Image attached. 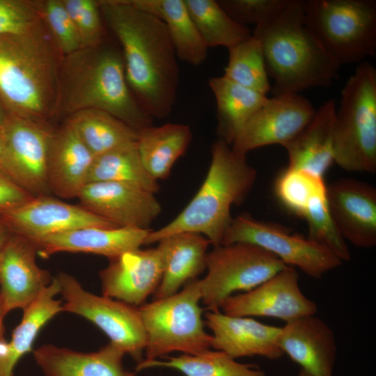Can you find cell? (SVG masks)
<instances>
[{
  "label": "cell",
  "mask_w": 376,
  "mask_h": 376,
  "mask_svg": "<svg viewBox=\"0 0 376 376\" xmlns=\"http://www.w3.org/2000/svg\"><path fill=\"white\" fill-rule=\"evenodd\" d=\"M94 158L66 122L52 132L49 141L47 166L49 191L64 198L78 197L87 184Z\"/></svg>",
  "instance_id": "603a6c76"
},
{
  "label": "cell",
  "mask_w": 376,
  "mask_h": 376,
  "mask_svg": "<svg viewBox=\"0 0 376 376\" xmlns=\"http://www.w3.org/2000/svg\"><path fill=\"white\" fill-rule=\"evenodd\" d=\"M208 84L216 101L218 139L231 146L242 128L268 97L224 75L210 78Z\"/></svg>",
  "instance_id": "f1b7e54d"
},
{
  "label": "cell",
  "mask_w": 376,
  "mask_h": 376,
  "mask_svg": "<svg viewBox=\"0 0 376 376\" xmlns=\"http://www.w3.org/2000/svg\"><path fill=\"white\" fill-rule=\"evenodd\" d=\"M205 318L212 332L210 346L216 350L234 359L260 356L274 360L283 355L279 345L281 327L220 311L207 312Z\"/></svg>",
  "instance_id": "44dd1931"
},
{
  "label": "cell",
  "mask_w": 376,
  "mask_h": 376,
  "mask_svg": "<svg viewBox=\"0 0 376 376\" xmlns=\"http://www.w3.org/2000/svg\"><path fill=\"white\" fill-rule=\"evenodd\" d=\"M33 1L62 57L81 48L77 31L62 0Z\"/></svg>",
  "instance_id": "74e56055"
},
{
  "label": "cell",
  "mask_w": 376,
  "mask_h": 376,
  "mask_svg": "<svg viewBox=\"0 0 376 376\" xmlns=\"http://www.w3.org/2000/svg\"><path fill=\"white\" fill-rule=\"evenodd\" d=\"M8 113L3 107L2 102L0 100V123L4 120L6 117Z\"/></svg>",
  "instance_id": "f6af8a7d"
},
{
  "label": "cell",
  "mask_w": 376,
  "mask_h": 376,
  "mask_svg": "<svg viewBox=\"0 0 376 376\" xmlns=\"http://www.w3.org/2000/svg\"><path fill=\"white\" fill-rule=\"evenodd\" d=\"M149 228L86 227L45 237L33 242L43 258L59 252L88 253L110 260L145 244Z\"/></svg>",
  "instance_id": "7402d4cb"
},
{
  "label": "cell",
  "mask_w": 376,
  "mask_h": 376,
  "mask_svg": "<svg viewBox=\"0 0 376 376\" xmlns=\"http://www.w3.org/2000/svg\"><path fill=\"white\" fill-rule=\"evenodd\" d=\"M33 197L0 166V214L17 207Z\"/></svg>",
  "instance_id": "b9f144b4"
},
{
  "label": "cell",
  "mask_w": 376,
  "mask_h": 376,
  "mask_svg": "<svg viewBox=\"0 0 376 376\" xmlns=\"http://www.w3.org/2000/svg\"><path fill=\"white\" fill-rule=\"evenodd\" d=\"M61 58L43 22L0 36V100L8 113L41 123L56 115Z\"/></svg>",
  "instance_id": "3957f363"
},
{
  "label": "cell",
  "mask_w": 376,
  "mask_h": 376,
  "mask_svg": "<svg viewBox=\"0 0 376 376\" xmlns=\"http://www.w3.org/2000/svg\"><path fill=\"white\" fill-rule=\"evenodd\" d=\"M36 253L33 242L12 233L0 256V297L6 315L24 309L51 283L53 278L37 265Z\"/></svg>",
  "instance_id": "ac0fdd59"
},
{
  "label": "cell",
  "mask_w": 376,
  "mask_h": 376,
  "mask_svg": "<svg viewBox=\"0 0 376 376\" xmlns=\"http://www.w3.org/2000/svg\"><path fill=\"white\" fill-rule=\"evenodd\" d=\"M62 1L77 31L81 48L95 47L103 42L105 33L98 1Z\"/></svg>",
  "instance_id": "ab89813d"
},
{
  "label": "cell",
  "mask_w": 376,
  "mask_h": 376,
  "mask_svg": "<svg viewBox=\"0 0 376 376\" xmlns=\"http://www.w3.org/2000/svg\"><path fill=\"white\" fill-rule=\"evenodd\" d=\"M163 270L157 248L125 252L100 272L102 295L137 307L155 292Z\"/></svg>",
  "instance_id": "d6986e66"
},
{
  "label": "cell",
  "mask_w": 376,
  "mask_h": 376,
  "mask_svg": "<svg viewBox=\"0 0 376 376\" xmlns=\"http://www.w3.org/2000/svg\"><path fill=\"white\" fill-rule=\"evenodd\" d=\"M292 0H220L227 14L237 23L247 26L267 25L276 19Z\"/></svg>",
  "instance_id": "f35d334b"
},
{
  "label": "cell",
  "mask_w": 376,
  "mask_h": 376,
  "mask_svg": "<svg viewBox=\"0 0 376 376\" xmlns=\"http://www.w3.org/2000/svg\"><path fill=\"white\" fill-rule=\"evenodd\" d=\"M13 233L31 242L45 237L86 227H119L107 219L46 195L0 214Z\"/></svg>",
  "instance_id": "9a60e30c"
},
{
  "label": "cell",
  "mask_w": 376,
  "mask_h": 376,
  "mask_svg": "<svg viewBox=\"0 0 376 376\" xmlns=\"http://www.w3.org/2000/svg\"><path fill=\"white\" fill-rule=\"evenodd\" d=\"M301 218L307 222L309 240L327 249L342 262L350 260L349 248L331 217L327 194L313 199Z\"/></svg>",
  "instance_id": "8d00e7d4"
},
{
  "label": "cell",
  "mask_w": 376,
  "mask_h": 376,
  "mask_svg": "<svg viewBox=\"0 0 376 376\" xmlns=\"http://www.w3.org/2000/svg\"><path fill=\"white\" fill-rule=\"evenodd\" d=\"M158 242L164 270L154 300L174 295L184 284L196 279L206 268L210 244L203 235L191 232L173 234Z\"/></svg>",
  "instance_id": "d4e9b609"
},
{
  "label": "cell",
  "mask_w": 376,
  "mask_h": 376,
  "mask_svg": "<svg viewBox=\"0 0 376 376\" xmlns=\"http://www.w3.org/2000/svg\"><path fill=\"white\" fill-rule=\"evenodd\" d=\"M164 367L178 370L186 376H265L256 366L238 363L226 353L210 350L195 354L168 357L165 361L144 360L138 363L136 371Z\"/></svg>",
  "instance_id": "d6a6232c"
},
{
  "label": "cell",
  "mask_w": 376,
  "mask_h": 376,
  "mask_svg": "<svg viewBox=\"0 0 376 376\" xmlns=\"http://www.w3.org/2000/svg\"><path fill=\"white\" fill-rule=\"evenodd\" d=\"M101 181L123 182L152 194L159 189L158 180L142 164L136 141L95 157L87 183Z\"/></svg>",
  "instance_id": "1f68e13d"
},
{
  "label": "cell",
  "mask_w": 376,
  "mask_h": 376,
  "mask_svg": "<svg viewBox=\"0 0 376 376\" xmlns=\"http://www.w3.org/2000/svg\"><path fill=\"white\" fill-rule=\"evenodd\" d=\"M334 162L350 172L376 171V69L361 62L341 91L333 130Z\"/></svg>",
  "instance_id": "8992f818"
},
{
  "label": "cell",
  "mask_w": 376,
  "mask_h": 376,
  "mask_svg": "<svg viewBox=\"0 0 376 376\" xmlns=\"http://www.w3.org/2000/svg\"><path fill=\"white\" fill-rule=\"evenodd\" d=\"M106 111L138 130L152 125L132 94L120 48L102 42L61 58L56 115Z\"/></svg>",
  "instance_id": "7a4b0ae2"
},
{
  "label": "cell",
  "mask_w": 376,
  "mask_h": 376,
  "mask_svg": "<svg viewBox=\"0 0 376 376\" xmlns=\"http://www.w3.org/2000/svg\"><path fill=\"white\" fill-rule=\"evenodd\" d=\"M66 122L94 157L137 141L136 130L102 110L79 111Z\"/></svg>",
  "instance_id": "4dcf8cb0"
},
{
  "label": "cell",
  "mask_w": 376,
  "mask_h": 376,
  "mask_svg": "<svg viewBox=\"0 0 376 376\" xmlns=\"http://www.w3.org/2000/svg\"><path fill=\"white\" fill-rule=\"evenodd\" d=\"M331 217L342 237L355 246L376 245V189L370 185L342 178L327 187Z\"/></svg>",
  "instance_id": "e0dca14e"
},
{
  "label": "cell",
  "mask_w": 376,
  "mask_h": 376,
  "mask_svg": "<svg viewBox=\"0 0 376 376\" xmlns=\"http://www.w3.org/2000/svg\"><path fill=\"white\" fill-rule=\"evenodd\" d=\"M298 376H312V375H309L308 373H307L306 372L301 369Z\"/></svg>",
  "instance_id": "bcb514c9"
},
{
  "label": "cell",
  "mask_w": 376,
  "mask_h": 376,
  "mask_svg": "<svg viewBox=\"0 0 376 376\" xmlns=\"http://www.w3.org/2000/svg\"><path fill=\"white\" fill-rule=\"evenodd\" d=\"M274 187L279 202L300 217L313 199L327 194L324 177L288 167L277 177Z\"/></svg>",
  "instance_id": "d590c367"
},
{
  "label": "cell",
  "mask_w": 376,
  "mask_h": 376,
  "mask_svg": "<svg viewBox=\"0 0 376 376\" xmlns=\"http://www.w3.org/2000/svg\"><path fill=\"white\" fill-rule=\"evenodd\" d=\"M77 198L82 207L119 227L148 228L162 212L154 194L119 182L87 183Z\"/></svg>",
  "instance_id": "2e32d148"
},
{
  "label": "cell",
  "mask_w": 376,
  "mask_h": 376,
  "mask_svg": "<svg viewBox=\"0 0 376 376\" xmlns=\"http://www.w3.org/2000/svg\"><path fill=\"white\" fill-rule=\"evenodd\" d=\"M42 22L33 1L0 0V36L25 32Z\"/></svg>",
  "instance_id": "60d3db41"
},
{
  "label": "cell",
  "mask_w": 376,
  "mask_h": 376,
  "mask_svg": "<svg viewBox=\"0 0 376 376\" xmlns=\"http://www.w3.org/2000/svg\"><path fill=\"white\" fill-rule=\"evenodd\" d=\"M279 345L282 352L312 376H332L336 342L329 326L315 315L286 322L281 327Z\"/></svg>",
  "instance_id": "ffe728a7"
},
{
  "label": "cell",
  "mask_w": 376,
  "mask_h": 376,
  "mask_svg": "<svg viewBox=\"0 0 376 376\" xmlns=\"http://www.w3.org/2000/svg\"><path fill=\"white\" fill-rule=\"evenodd\" d=\"M11 234V230L0 217V256L3 247Z\"/></svg>",
  "instance_id": "7bdbcfd3"
},
{
  "label": "cell",
  "mask_w": 376,
  "mask_h": 376,
  "mask_svg": "<svg viewBox=\"0 0 376 376\" xmlns=\"http://www.w3.org/2000/svg\"><path fill=\"white\" fill-rule=\"evenodd\" d=\"M1 150H2V141H1V130H0V159L1 155Z\"/></svg>",
  "instance_id": "7dc6e473"
},
{
  "label": "cell",
  "mask_w": 376,
  "mask_h": 376,
  "mask_svg": "<svg viewBox=\"0 0 376 376\" xmlns=\"http://www.w3.org/2000/svg\"><path fill=\"white\" fill-rule=\"evenodd\" d=\"M58 293L60 285L54 277L39 296L23 309L22 320L0 356V376H13L17 363L32 350L40 330L56 314L63 311L62 301L55 298Z\"/></svg>",
  "instance_id": "4316f807"
},
{
  "label": "cell",
  "mask_w": 376,
  "mask_h": 376,
  "mask_svg": "<svg viewBox=\"0 0 376 376\" xmlns=\"http://www.w3.org/2000/svg\"><path fill=\"white\" fill-rule=\"evenodd\" d=\"M97 1L102 19L119 43L135 99L152 118L168 116L177 97L179 66L165 24L129 0Z\"/></svg>",
  "instance_id": "6da1fadb"
},
{
  "label": "cell",
  "mask_w": 376,
  "mask_h": 376,
  "mask_svg": "<svg viewBox=\"0 0 376 376\" xmlns=\"http://www.w3.org/2000/svg\"><path fill=\"white\" fill-rule=\"evenodd\" d=\"M65 302L63 311L79 315L99 327L110 342L141 362L146 334L139 307L85 290L72 275L56 276Z\"/></svg>",
  "instance_id": "30bf717a"
},
{
  "label": "cell",
  "mask_w": 376,
  "mask_h": 376,
  "mask_svg": "<svg viewBox=\"0 0 376 376\" xmlns=\"http://www.w3.org/2000/svg\"><path fill=\"white\" fill-rule=\"evenodd\" d=\"M198 279L171 296L139 307L146 334V359L173 352L195 354L210 350L212 336L204 329Z\"/></svg>",
  "instance_id": "ba28073f"
},
{
  "label": "cell",
  "mask_w": 376,
  "mask_h": 376,
  "mask_svg": "<svg viewBox=\"0 0 376 376\" xmlns=\"http://www.w3.org/2000/svg\"><path fill=\"white\" fill-rule=\"evenodd\" d=\"M336 109L333 100L325 102L308 125L284 146L288 156V168L324 177L334 162L333 130Z\"/></svg>",
  "instance_id": "484cf974"
},
{
  "label": "cell",
  "mask_w": 376,
  "mask_h": 376,
  "mask_svg": "<svg viewBox=\"0 0 376 376\" xmlns=\"http://www.w3.org/2000/svg\"><path fill=\"white\" fill-rule=\"evenodd\" d=\"M228 50L224 76L245 88L267 95L272 86L259 40L252 35Z\"/></svg>",
  "instance_id": "e575fe53"
},
{
  "label": "cell",
  "mask_w": 376,
  "mask_h": 376,
  "mask_svg": "<svg viewBox=\"0 0 376 376\" xmlns=\"http://www.w3.org/2000/svg\"><path fill=\"white\" fill-rule=\"evenodd\" d=\"M304 17L308 29L340 66L375 56V1H305Z\"/></svg>",
  "instance_id": "52a82bcc"
},
{
  "label": "cell",
  "mask_w": 376,
  "mask_h": 376,
  "mask_svg": "<svg viewBox=\"0 0 376 376\" xmlns=\"http://www.w3.org/2000/svg\"><path fill=\"white\" fill-rule=\"evenodd\" d=\"M311 102L299 93H283L267 98L238 133L232 149L241 155L269 145L286 146L311 121Z\"/></svg>",
  "instance_id": "4fadbf2b"
},
{
  "label": "cell",
  "mask_w": 376,
  "mask_h": 376,
  "mask_svg": "<svg viewBox=\"0 0 376 376\" xmlns=\"http://www.w3.org/2000/svg\"><path fill=\"white\" fill-rule=\"evenodd\" d=\"M136 8L163 22L178 59L193 65L207 58V47L201 38L185 0H130Z\"/></svg>",
  "instance_id": "83f0119b"
},
{
  "label": "cell",
  "mask_w": 376,
  "mask_h": 376,
  "mask_svg": "<svg viewBox=\"0 0 376 376\" xmlns=\"http://www.w3.org/2000/svg\"><path fill=\"white\" fill-rule=\"evenodd\" d=\"M287 265L269 251L251 244L214 246L207 253L205 278L198 279L201 300L210 311H219L236 291H249Z\"/></svg>",
  "instance_id": "9c48e42d"
},
{
  "label": "cell",
  "mask_w": 376,
  "mask_h": 376,
  "mask_svg": "<svg viewBox=\"0 0 376 376\" xmlns=\"http://www.w3.org/2000/svg\"><path fill=\"white\" fill-rule=\"evenodd\" d=\"M45 376H135L123 365L125 352L109 342L93 352H80L53 345L33 350Z\"/></svg>",
  "instance_id": "cb8c5ba5"
},
{
  "label": "cell",
  "mask_w": 376,
  "mask_h": 376,
  "mask_svg": "<svg viewBox=\"0 0 376 376\" xmlns=\"http://www.w3.org/2000/svg\"><path fill=\"white\" fill-rule=\"evenodd\" d=\"M190 16L207 48L227 49L252 36L248 26L233 19L217 1L185 0Z\"/></svg>",
  "instance_id": "836d02e7"
},
{
  "label": "cell",
  "mask_w": 376,
  "mask_h": 376,
  "mask_svg": "<svg viewBox=\"0 0 376 376\" xmlns=\"http://www.w3.org/2000/svg\"><path fill=\"white\" fill-rule=\"evenodd\" d=\"M0 166L34 196L49 191L47 166L52 134L45 125L8 113L0 123Z\"/></svg>",
  "instance_id": "7c38bea8"
},
{
  "label": "cell",
  "mask_w": 376,
  "mask_h": 376,
  "mask_svg": "<svg viewBox=\"0 0 376 376\" xmlns=\"http://www.w3.org/2000/svg\"><path fill=\"white\" fill-rule=\"evenodd\" d=\"M192 134L187 125H152L137 130V148L146 170L157 180L165 179L188 148Z\"/></svg>",
  "instance_id": "f546056e"
},
{
  "label": "cell",
  "mask_w": 376,
  "mask_h": 376,
  "mask_svg": "<svg viewBox=\"0 0 376 376\" xmlns=\"http://www.w3.org/2000/svg\"><path fill=\"white\" fill-rule=\"evenodd\" d=\"M305 1L292 0L273 22L256 26L252 35L262 46L274 95L329 87L340 65L325 51L305 23Z\"/></svg>",
  "instance_id": "277c9868"
},
{
  "label": "cell",
  "mask_w": 376,
  "mask_h": 376,
  "mask_svg": "<svg viewBox=\"0 0 376 376\" xmlns=\"http://www.w3.org/2000/svg\"><path fill=\"white\" fill-rule=\"evenodd\" d=\"M236 242L258 246L286 265L297 267L314 279L339 267L342 261L325 247L283 227L242 214L233 218L221 244Z\"/></svg>",
  "instance_id": "8fae6325"
},
{
  "label": "cell",
  "mask_w": 376,
  "mask_h": 376,
  "mask_svg": "<svg viewBox=\"0 0 376 376\" xmlns=\"http://www.w3.org/2000/svg\"><path fill=\"white\" fill-rule=\"evenodd\" d=\"M211 155L207 174L196 194L171 222L151 230L145 244L182 232L201 234L214 246L221 244L233 219L230 207L244 201L256 182L257 171L246 155L235 152L221 139L213 143Z\"/></svg>",
  "instance_id": "5b68a950"
},
{
  "label": "cell",
  "mask_w": 376,
  "mask_h": 376,
  "mask_svg": "<svg viewBox=\"0 0 376 376\" xmlns=\"http://www.w3.org/2000/svg\"><path fill=\"white\" fill-rule=\"evenodd\" d=\"M6 314L4 313L2 302L0 297V340L4 338V327H3V318Z\"/></svg>",
  "instance_id": "ee69618b"
},
{
  "label": "cell",
  "mask_w": 376,
  "mask_h": 376,
  "mask_svg": "<svg viewBox=\"0 0 376 376\" xmlns=\"http://www.w3.org/2000/svg\"><path fill=\"white\" fill-rule=\"evenodd\" d=\"M221 309L230 316H262L286 322L315 315L318 306L301 292L295 268L287 265L256 288L228 297Z\"/></svg>",
  "instance_id": "5bb4252c"
}]
</instances>
